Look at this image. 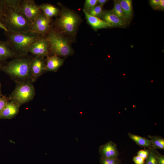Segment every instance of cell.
I'll return each instance as SVG.
<instances>
[{
  "label": "cell",
  "instance_id": "cell-1",
  "mask_svg": "<svg viewBox=\"0 0 164 164\" xmlns=\"http://www.w3.org/2000/svg\"><path fill=\"white\" fill-rule=\"evenodd\" d=\"M19 0H7V7L0 18L8 31L19 32L30 30L31 23L19 9Z\"/></svg>",
  "mask_w": 164,
  "mask_h": 164
},
{
  "label": "cell",
  "instance_id": "cell-2",
  "mask_svg": "<svg viewBox=\"0 0 164 164\" xmlns=\"http://www.w3.org/2000/svg\"><path fill=\"white\" fill-rule=\"evenodd\" d=\"M27 55L18 56L8 62L0 64L1 70L8 74L18 83L27 80L32 81L30 66L32 57Z\"/></svg>",
  "mask_w": 164,
  "mask_h": 164
},
{
  "label": "cell",
  "instance_id": "cell-3",
  "mask_svg": "<svg viewBox=\"0 0 164 164\" xmlns=\"http://www.w3.org/2000/svg\"><path fill=\"white\" fill-rule=\"evenodd\" d=\"M4 33L18 56L27 55L30 47L44 37L31 30L19 32L5 31Z\"/></svg>",
  "mask_w": 164,
  "mask_h": 164
},
{
  "label": "cell",
  "instance_id": "cell-4",
  "mask_svg": "<svg viewBox=\"0 0 164 164\" xmlns=\"http://www.w3.org/2000/svg\"><path fill=\"white\" fill-rule=\"evenodd\" d=\"M54 24L55 29L63 35L73 36L77 33L80 20L75 12L62 8Z\"/></svg>",
  "mask_w": 164,
  "mask_h": 164
},
{
  "label": "cell",
  "instance_id": "cell-5",
  "mask_svg": "<svg viewBox=\"0 0 164 164\" xmlns=\"http://www.w3.org/2000/svg\"><path fill=\"white\" fill-rule=\"evenodd\" d=\"M45 37L49 43L50 53L53 55L65 56L72 53V49L69 41L52 26Z\"/></svg>",
  "mask_w": 164,
  "mask_h": 164
},
{
  "label": "cell",
  "instance_id": "cell-6",
  "mask_svg": "<svg viewBox=\"0 0 164 164\" xmlns=\"http://www.w3.org/2000/svg\"><path fill=\"white\" fill-rule=\"evenodd\" d=\"M32 82L31 80H27L18 83L9 95V100L20 106L32 100L35 95V90Z\"/></svg>",
  "mask_w": 164,
  "mask_h": 164
},
{
  "label": "cell",
  "instance_id": "cell-7",
  "mask_svg": "<svg viewBox=\"0 0 164 164\" xmlns=\"http://www.w3.org/2000/svg\"><path fill=\"white\" fill-rule=\"evenodd\" d=\"M19 5L21 12L31 24L42 12L33 0H19Z\"/></svg>",
  "mask_w": 164,
  "mask_h": 164
},
{
  "label": "cell",
  "instance_id": "cell-8",
  "mask_svg": "<svg viewBox=\"0 0 164 164\" xmlns=\"http://www.w3.org/2000/svg\"><path fill=\"white\" fill-rule=\"evenodd\" d=\"M51 19L47 18L42 12L31 24L30 30L45 37L52 27Z\"/></svg>",
  "mask_w": 164,
  "mask_h": 164
},
{
  "label": "cell",
  "instance_id": "cell-9",
  "mask_svg": "<svg viewBox=\"0 0 164 164\" xmlns=\"http://www.w3.org/2000/svg\"><path fill=\"white\" fill-rule=\"evenodd\" d=\"M28 52L35 56L43 57L48 56L50 53L48 41L45 37L43 38L32 44Z\"/></svg>",
  "mask_w": 164,
  "mask_h": 164
},
{
  "label": "cell",
  "instance_id": "cell-10",
  "mask_svg": "<svg viewBox=\"0 0 164 164\" xmlns=\"http://www.w3.org/2000/svg\"><path fill=\"white\" fill-rule=\"evenodd\" d=\"M44 57L34 56L31 60L30 69L31 80L35 81L46 70L45 60Z\"/></svg>",
  "mask_w": 164,
  "mask_h": 164
},
{
  "label": "cell",
  "instance_id": "cell-11",
  "mask_svg": "<svg viewBox=\"0 0 164 164\" xmlns=\"http://www.w3.org/2000/svg\"><path fill=\"white\" fill-rule=\"evenodd\" d=\"M18 56L8 41L0 40V64L7 59Z\"/></svg>",
  "mask_w": 164,
  "mask_h": 164
},
{
  "label": "cell",
  "instance_id": "cell-12",
  "mask_svg": "<svg viewBox=\"0 0 164 164\" xmlns=\"http://www.w3.org/2000/svg\"><path fill=\"white\" fill-rule=\"evenodd\" d=\"M99 151L101 157L103 158H116L119 155L116 145L111 141L100 146Z\"/></svg>",
  "mask_w": 164,
  "mask_h": 164
},
{
  "label": "cell",
  "instance_id": "cell-13",
  "mask_svg": "<svg viewBox=\"0 0 164 164\" xmlns=\"http://www.w3.org/2000/svg\"><path fill=\"white\" fill-rule=\"evenodd\" d=\"M20 106L14 102L9 101L0 113V119H11L19 113Z\"/></svg>",
  "mask_w": 164,
  "mask_h": 164
},
{
  "label": "cell",
  "instance_id": "cell-14",
  "mask_svg": "<svg viewBox=\"0 0 164 164\" xmlns=\"http://www.w3.org/2000/svg\"><path fill=\"white\" fill-rule=\"evenodd\" d=\"M101 18L109 25L110 27H122L127 23L114 14L111 11H104Z\"/></svg>",
  "mask_w": 164,
  "mask_h": 164
},
{
  "label": "cell",
  "instance_id": "cell-15",
  "mask_svg": "<svg viewBox=\"0 0 164 164\" xmlns=\"http://www.w3.org/2000/svg\"><path fill=\"white\" fill-rule=\"evenodd\" d=\"M83 11L87 22L95 30L110 27L109 25L101 19L91 15L84 9Z\"/></svg>",
  "mask_w": 164,
  "mask_h": 164
},
{
  "label": "cell",
  "instance_id": "cell-16",
  "mask_svg": "<svg viewBox=\"0 0 164 164\" xmlns=\"http://www.w3.org/2000/svg\"><path fill=\"white\" fill-rule=\"evenodd\" d=\"M63 59L56 55L48 56L45 60L46 70L56 72L63 65Z\"/></svg>",
  "mask_w": 164,
  "mask_h": 164
},
{
  "label": "cell",
  "instance_id": "cell-17",
  "mask_svg": "<svg viewBox=\"0 0 164 164\" xmlns=\"http://www.w3.org/2000/svg\"><path fill=\"white\" fill-rule=\"evenodd\" d=\"M39 6L44 14L50 19L58 16L60 12V10L59 8L50 4H43Z\"/></svg>",
  "mask_w": 164,
  "mask_h": 164
},
{
  "label": "cell",
  "instance_id": "cell-18",
  "mask_svg": "<svg viewBox=\"0 0 164 164\" xmlns=\"http://www.w3.org/2000/svg\"><path fill=\"white\" fill-rule=\"evenodd\" d=\"M125 15L129 19L132 15V4L131 0H117Z\"/></svg>",
  "mask_w": 164,
  "mask_h": 164
},
{
  "label": "cell",
  "instance_id": "cell-19",
  "mask_svg": "<svg viewBox=\"0 0 164 164\" xmlns=\"http://www.w3.org/2000/svg\"><path fill=\"white\" fill-rule=\"evenodd\" d=\"M129 138L138 145L143 147H151L152 143L150 139L129 133Z\"/></svg>",
  "mask_w": 164,
  "mask_h": 164
},
{
  "label": "cell",
  "instance_id": "cell-20",
  "mask_svg": "<svg viewBox=\"0 0 164 164\" xmlns=\"http://www.w3.org/2000/svg\"><path fill=\"white\" fill-rule=\"evenodd\" d=\"M112 12L120 19L127 23L129 19L125 15L120 5L117 0L114 1V7Z\"/></svg>",
  "mask_w": 164,
  "mask_h": 164
},
{
  "label": "cell",
  "instance_id": "cell-21",
  "mask_svg": "<svg viewBox=\"0 0 164 164\" xmlns=\"http://www.w3.org/2000/svg\"><path fill=\"white\" fill-rule=\"evenodd\" d=\"M150 138L152 148L164 149V139L158 136L148 135Z\"/></svg>",
  "mask_w": 164,
  "mask_h": 164
},
{
  "label": "cell",
  "instance_id": "cell-22",
  "mask_svg": "<svg viewBox=\"0 0 164 164\" xmlns=\"http://www.w3.org/2000/svg\"><path fill=\"white\" fill-rule=\"evenodd\" d=\"M149 150V155L145 159L146 160L144 164H159L155 149L151 148Z\"/></svg>",
  "mask_w": 164,
  "mask_h": 164
},
{
  "label": "cell",
  "instance_id": "cell-23",
  "mask_svg": "<svg viewBox=\"0 0 164 164\" xmlns=\"http://www.w3.org/2000/svg\"><path fill=\"white\" fill-rule=\"evenodd\" d=\"M103 12V6L99 5H97L87 12L91 15L100 18L101 17Z\"/></svg>",
  "mask_w": 164,
  "mask_h": 164
},
{
  "label": "cell",
  "instance_id": "cell-24",
  "mask_svg": "<svg viewBox=\"0 0 164 164\" xmlns=\"http://www.w3.org/2000/svg\"><path fill=\"white\" fill-rule=\"evenodd\" d=\"M149 2L153 9L155 10H164V0H149Z\"/></svg>",
  "mask_w": 164,
  "mask_h": 164
},
{
  "label": "cell",
  "instance_id": "cell-25",
  "mask_svg": "<svg viewBox=\"0 0 164 164\" xmlns=\"http://www.w3.org/2000/svg\"><path fill=\"white\" fill-rule=\"evenodd\" d=\"M120 160L118 158H106L101 157V164H120Z\"/></svg>",
  "mask_w": 164,
  "mask_h": 164
},
{
  "label": "cell",
  "instance_id": "cell-26",
  "mask_svg": "<svg viewBox=\"0 0 164 164\" xmlns=\"http://www.w3.org/2000/svg\"><path fill=\"white\" fill-rule=\"evenodd\" d=\"M97 0H86L85 1L84 9H83L87 12L97 5Z\"/></svg>",
  "mask_w": 164,
  "mask_h": 164
},
{
  "label": "cell",
  "instance_id": "cell-27",
  "mask_svg": "<svg viewBox=\"0 0 164 164\" xmlns=\"http://www.w3.org/2000/svg\"><path fill=\"white\" fill-rule=\"evenodd\" d=\"M9 101V97L3 95L0 96V113Z\"/></svg>",
  "mask_w": 164,
  "mask_h": 164
},
{
  "label": "cell",
  "instance_id": "cell-28",
  "mask_svg": "<svg viewBox=\"0 0 164 164\" xmlns=\"http://www.w3.org/2000/svg\"><path fill=\"white\" fill-rule=\"evenodd\" d=\"M7 7V0H0V18L4 15Z\"/></svg>",
  "mask_w": 164,
  "mask_h": 164
},
{
  "label": "cell",
  "instance_id": "cell-29",
  "mask_svg": "<svg viewBox=\"0 0 164 164\" xmlns=\"http://www.w3.org/2000/svg\"><path fill=\"white\" fill-rule=\"evenodd\" d=\"M149 149L141 150L137 152V155L145 160L149 155Z\"/></svg>",
  "mask_w": 164,
  "mask_h": 164
},
{
  "label": "cell",
  "instance_id": "cell-30",
  "mask_svg": "<svg viewBox=\"0 0 164 164\" xmlns=\"http://www.w3.org/2000/svg\"><path fill=\"white\" fill-rule=\"evenodd\" d=\"M133 160L135 164H144L145 162L144 159L138 155L134 156Z\"/></svg>",
  "mask_w": 164,
  "mask_h": 164
},
{
  "label": "cell",
  "instance_id": "cell-31",
  "mask_svg": "<svg viewBox=\"0 0 164 164\" xmlns=\"http://www.w3.org/2000/svg\"><path fill=\"white\" fill-rule=\"evenodd\" d=\"M156 155L158 160L159 164H164V156L155 150Z\"/></svg>",
  "mask_w": 164,
  "mask_h": 164
},
{
  "label": "cell",
  "instance_id": "cell-32",
  "mask_svg": "<svg viewBox=\"0 0 164 164\" xmlns=\"http://www.w3.org/2000/svg\"><path fill=\"white\" fill-rule=\"evenodd\" d=\"M108 1L107 0H97L98 3H99V5L103 6Z\"/></svg>",
  "mask_w": 164,
  "mask_h": 164
},
{
  "label": "cell",
  "instance_id": "cell-33",
  "mask_svg": "<svg viewBox=\"0 0 164 164\" xmlns=\"http://www.w3.org/2000/svg\"><path fill=\"white\" fill-rule=\"evenodd\" d=\"M0 28L3 29L5 32L8 31L7 29L4 25L2 23L0 19Z\"/></svg>",
  "mask_w": 164,
  "mask_h": 164
},
{
  "label": "cell",
  "instance_id": "cell-34",
  "mask_svg": "<svg viewBox=\"0 0 164 164\" xmlns=\"http://www.w3.org/2000/svg\"><path fill=\"white\" fill-rule=\"evenodd\" d=\"M1 70L0 68V71ZM3 95L2 94V91H1V85L0 82V96H2Z\"/></svg>",
  "mask_w": 164,
  "mask_h": 164
},
{
  "label": "cell",
  "instance_id": "cell-35",
  "mask_svg": "<svg viewBox=\"0 0 164 164\" xmlns=\"http://www.w3.org/2000/svg\"><path fill=\"white\" fill-rule=\"evenodd\" d=\"M125 75V74H123L124 75Z\"/></svg>",
  "mask_w": 164,
  "mask_h": 164
}]
</instances>
